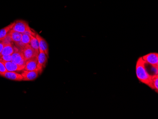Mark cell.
<instances>
[{
	"mask_svg": "<svg viewBox=\"0 0 158 119\" xmlns=\"http://www.w3.org/2000/svg\"><path fill=\"white\" fill-rule=\"evenodd\" d=\"M1 40L4 45H8V44L12 43V39H11L9 32L7 34V35Z\"/></svg>",
	"mask_w": 158,
	"mask_h": 119,
	"instance_id": "ac0fdd59",
	"label": "cell"
},
{
	"mask_svg": "<svg viewBox=\"0 0 158 119\" xmlns=\"http://www.w3.org/2000/svg\"><path fill=\"white\" fill-rule=\"evenodd\" d=\"M7 69L3 62L0 61V75L2 76L3 74L7 72Z\"/></svg>",
	"mask_w": 158,
	"mask_h": 119,
	"instance_id": "ffe728a7",
	"label": "cell"
},
{
	"mask_svg": "<svg viewBox=\"0 0 158 119\" xmlns=\"http://www.w3.org/2000/svg\"><path fill=\"white\" fill-rule=\"evenodd\" d=\"M48 58L47 55L44 51H40L38 57V65L37 69L39 70V74H41L44 68L46 67L48 62Z\"/></svg>",
	"mask_w": 158,
	"mask_h": 119,
	"instance_id": "277c9868",
	"label": "cell"
},
{
	"mask_svg": "<svg viewBox=\"0 0 158 119\" xmlns=\"http://www.w3.org/2000/svg\"><path fill=\"white\" fill-rule=\"evenodd\" d=\"M148 87L154 90L156 93L158 92V74H154L152 80L150 82Z\"/></svg>",
	"mask_w": 158,
	"mask_h": 119,
	"instance_id": "5bb4252c",
	"label": "cell"
},
{
	"mask_svg": "<svg viewBox=\"0 0 158 119\" xmlns=\"http://www.w3.org/2000/svg\"><path fill=\"white\" fill-rule=\"evenodd\" d=\"M136 74L138 79L142 83L149 85L153 75L149 74L146 68V62L142 57L138 58L136 65Z\"/></svg>",
	"mask_w": 158,
	"mask_h": 119,
	"instance_id": "6da1fadb",
	"label": "cell"
},
{
	"mask_svg": "<svg viewBox=\"0 0 158 119\" xmlns=\"http://www.w3.org/2000/svg\"><path fill=\"white\" fill-rule=\"evenodd\" d=\"M14 25V23H11L8 26L0 30V40L3 39L11 30Z\"/></svg>",
	"mask_w": 158,
	"mask_h": 119,
	"instance_id": "4fadbf2b",
	"label": "cell"
},
{
	"mask_svg": "<svg viewBox=\"0 0 158 119\" xmlns=\"http://www.w3.org/2000/svg\"><path fill=\"white\" fill-rule=\"evenodd\" d=\"M23 77V81H33L38 78L39 75V71L36 69L33 71L24 70L21 73Z\"/></svg>",
	"mask_w": 158,
	"mask_h": 119,
	"instance_id": "52a82bcc",
	"label": "cell"
},
{
	"mask_svg": "<svg viewBox=\"0 0 158 119\" xmlns=\"http://www.w3.org/2000/svg\"><path fill=\"white\" fill-rule=\"evenodd\" d=\"M26 60H29L33 57H37L39 55L35 50L31 47L30 44H27L21 50Z\"/></svg>",
	"mask_w": 158,
	"mask_h": 119,
	"instance_id": "8992f818",
	"label": "cell"
},
{
	"mask_svg": "<svg viewBox=\"0 0 158 119\" xmlns=\"http://www.w3.org/2000/svg\"><path fill=\"white\" fill-rule=\"evenodd\" d=\"M2 76L11 80L17 81H21L23 80V77L21 74L17 73L16 72L7 71Z\"/></svg>",
	"mask_w": 158,
	"mask_h": 119,
	"instance_id": "30bf717a",
	"label": "cell"
},
{
	"mask_svg": "<svg viewBox=\"0 0 158 119\" xmlns=\"http://www.w3.org/2000/svg\"><path fill=\"white\" fill-rule=\"evenodd\" d=\"M31 36L26 34L23 33V36L21 38V41L25 45L30 44L31 41Z\"/></svg>",
	"mask_w": 158,
	"mask_h": 119,
	"instance_id": "e0dca14e",
	"label": "cell"
},
{
	"mask_svg": "<svg viewBox=\"0 0 158 119\" xmlns=\"http://www.w3.org/2000/svg\"><path fill=\"white\" fill-rule=\"evenodd\" d=\"M0 61L2 62L11 61V55H5L0 57Z\"/></svg>",
	"mask_w": 158,
	"mask_h": 119,
	"instance_id": "d6986e66",
	"label": "cell"
},
{
	"mask_svg": "<svg viewBox=\"0 0 158 119\" xmlns=\"http://www.w3.org/2000/svg\"><path fill=\"white\" fill-rule=\"evenodd\" d=\"M14 47L12 43L4 45L1 52V56L12 55L15 51Z\"/></svg>",
	"mask_w": 158,
	"mask_h": 119,
	"instance_id": "7c38bea8",
	"label": "cell"
},
{
	"mask_svg": "<svg viewBox=\"0 0 158 119\" xmlns=\"http://www.w3.org/2000/svg\"><path fill=\"white\" fill-rule=\"evenodd\" d=\"M31 41H30V45L31 47L35 50L38 54L40 53V49H39V41L37 40L35 36L31 35Z\"/></svg>",
	"mask_w": 158,
	"mask_h": 119,
	"instance_id": "2e32d148",
	"label": "cell"
},
{
	"mask_svg": "<svg viewBox=\"0 0 158 119\" xmlns=\"http://www.w3.org/2000/svg\"><path fill=\"white\" fill-rule=\"evenodd\" d=\"M143 60L147 64L154 67L158 68V54L157 53H151L143 56Z\"/></svg>",
	"mask_w": 158,
	"mask_h": 119,
	"instance_id": "3957f363",
	"label": "cell"
},
{
	"mask_svg": "<svg viewBox=\"0 0 158 119\" xmlns=\"http://www.w3.org/2000/svg\"><path fill=\"white\" fill-rule=\"evenodd\" d=\"M3 63L5 65L7 70L8 71H20L24 70L25 67V66L18 65L11 61L3 62Z\"/></svg>",
	"mask_w": 158,
	"mask_h": 119,
	"instance_id": "9c48e42d",
	"label": "cell"
},
{
	"mask_svg": "<svg viewBox=\"0 0 158 119\" xmlns=\"http://www.w3.org/2000/svg\"><path fill=\"white\" fill-rule=\"evenodd\" d=\"M14 49L15 51L11 55V62L19 66H25L27 61L25 59L23 52L17 47H14Z\"/></svg>",
	"mask_w": 158,
	"mask_h": 119,
	"instance_id": "7a4b0ae2",
	"label": "cell"
},
{
	"mask_svg": "<svg viewBox=\"0 0 158 119\" xmlns=\"http://www.w3.org/2000/svg\"><path fill=\"white\" fill-rule=\"evenodd\" d=\"M9 34L12 39V42L14 43L21 41L23 34L12 30L9 32Z\"/></svg>",
	"mask_w": 158,
	"mask_h": 119,
	"instance_id": "9a60e30c",
	"label": "cell"
},
{
	"mask_svg": "<svg viewBox=\"0 0 158 119\" xmlns=\"http://www.w3.org/2000/svg\"><path fill=\"white\" fill-rule=\"evenodd\" d=\"M38 57H33L29 60H27L24 70L26 71L35 70L37 69L38 65Z\"/></svg>",
	"mask_w": 158,
	"mask_h": 119,
	"instance_id": "8fae6325",
	"label": "cell"
},
{
	"mask_svg": "<svg viewBox=\"0 0 158 119\" xmlns=\"http://www.w3.org/2000/svg\"><path fill=\"white\" fill-rule=\"evenodd\" d=\"M35 37L37 38L39 44L40 51H44L47 57H48L49 49L47 41L44 38L42 37L39 34H36Z\"/></svg>",
	"mask_w": 158,
	"mask_h": 119,
	"instance_id": "ba28073f",
	"label": "cell"
},
{
	"mask_svg": "<svg viewBox=\"0 0 158 119\" xmlns=\"http://www.w3.org/2000/svg\"><path fill=\"white\" fill-rule=\"evenodd\" d=\"M30 28L27 22L23 20H18L14 22V25L12 30L23 33L27 30Z\"/></svg>",
	"mask_w": 158,
	"mask_h": 119,
	"instance_id": "5b68a950",
	"label": "cell"
}]
</instances>
